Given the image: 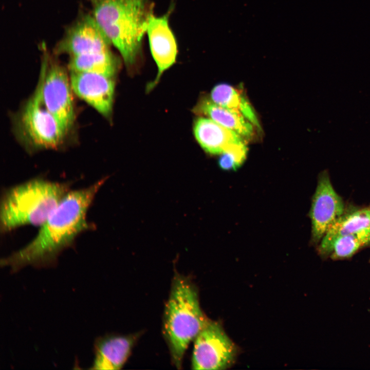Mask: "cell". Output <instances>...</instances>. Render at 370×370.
<instances>
[{"label": "cell", "instance_id": "8992f818", "mask_svg": "<svg viewBox=\"0 0 370 370\" xmlns=\"http://www.w3.org/2000/svg\"><path fill=\"white\" fill-rule=\"evenodd\" d=\"M237 348L216 322L209 320L194 339L193 369L221 370L234 363Z\"/></svg>", "mask_w": 370, "mask_h": 370}, {"label": "cell", "instance_id": "30bf717a", "mask_svg": "<svg viewBox=\"0 0 370 370\" xmlns=\"http://www.w3.org/2000/svg\"><path fill=\"white\" fill-rule=\"evenodd\" d=\"M73 92L106 118L112 115L115 83L114 78L83 72H70Z\"/></svg>", "mask_w": 370, "mask_h": 370}, {"label": "cell", "instance_id": "52a82bcc", "mask_svg": "<svg viewBox=\"0 0 370 370\" xmlns=\"http://www.w3.org/2000/svg\"><path fill=\"white\" fill-rule=\"evenodd\" d=\"M44 103L67 135L75 121L74 102L70 77L63 67L55 63L42 65Z\"/></svg>", "mask_w": 370, "mask_h": 370}, {"label": "cell", "instance_id": "4fadbf2b", "mask_svg": "<svg viewBox=\"0 0 370 370\" xmlns=\"http://www.w3.org/2000/svg\"><path fill=\"white\" fill-rule=\"evenodd\" d=\"M137 339L136 335H106L97 338L94 345V359L91 369H121Z\"/></svg>", "mask_w": 370, "mask_h": 370}, {"label": "cell", "instance_id": "3957f363", "mask_svg": "<svg viewBox=\"0 0 370 370\" xmlns=\"http://www.w3.org/2000/svg\"><path fill=\"white\" fill-rule=\"evenodd\" d=\"M68 192L66 183L40 178L9 189L1 200V232L27 225L41 226Z\"/></svg>", "mask_w": 370, "mask_h": 370}, {"label": "cell", "instance_id": "9a60e30c", "mask_svg": "<svg viewBox=\"0 0 370 370\" xmlns=\"http://www.w3.org/2000/svg\"><path fill=\"white\" fill-rule=\"evenodd\" d=\"M370 228V205L341 216L323 236L318 248L322 256L329 255L336 240L341 236Z\"/></svg>", "mask_w": 370, "mask_h": 370}, {"label": "cell", "instance_id": "2e32d148", "mask_svg": "<svg viewBox=\"0 0 370 370\" xmlns=\"http://www.w3.org/2000/svg\"><path fill=\"white\" fill-rule=\"evenodd\" d=\"M210 99L215 103L242 115L256 129H261L254 109L243 90L228 84L219 83L211 90Z\"/></svg>", "mask_w": 370, "mask_h": 370}, {"label": "cell", "instance_id": "ac0fdd59", "mask_svg": "<svg viewBox=\"0 0 370 370\" xmlns=\"http://www.w3.org/2000/svg\"><path fill=\"white\" fill-rule=\"evenodd\" d=\"M369 244L370 228H368L338 238L333 245L329 256L332 260L347 258Z\"/></svg>", "mask_w": 370, "mask_h": 370}, {"label": "cell", "instance_id": "ba28073f", "mask_svg": "<svg viewBox=\"0 0 370 370\" xmlns=\"http://www.w3.org/2000/svg\"><path fill=\"white\" fill-rule=\"evenodd\" d=\"M344 213L343 201L335 190L328 173L324 171L319 176L309 212L313 243L320 242Z\"/></svg>", "mask_w": 370, "mask_h": 370}, {"label": "cell", "instance_id": "5b68a950", "mask_svg": "<svg viewBox=\"0 0 370 370\" xmlns=\"http://www.w3.org/2000/svg\"><path fill=\"white\" fill-rule=\"evenodd\" d=\"M44 73L33 95L25 104L17 121L21 140L34 150L54 149L61 146L66 134L45 106L42 97Z\"/></svg>", "mask_w": 370, "mask_h": 370}, {"label": "cell", "instance_id": "5bb4252c", "mask_svg": "<svg viewBox=\"0 0 370 370\" xmlns=\"http://www.w3.org/2000/svg\"><path fill=\"white\" fill-rule=\"evenodd\" d=\"M193 111L234 131L246 140L254 136L255 126L250 121L242 115L215 103L210 98H201Z\"/></svg>", "mask_w": 370, "mask_h": 370}, {"label": "cell", "instance_id": "7a4b0ae2", "mask_svg": "<svg viewBox=\"0 0 370 370\" xmlns=\"http://www.w3.org/2000/svg\"><path fill=\"white\" fill-rule=\"evenodd\" d=\"M209 320L200 308L194 285L184 276L175 275L164 308L163 330L172 361L178 368L181 366L189 344Z\"/></svg>", "mask_w": 370, "mask_h": 370}, {"label": "cell", "instance_id": "8fae6325", "mask_svg": "<svg viewBox=\"0 0 370 370\" xmlns=\"http://www.w3.org/2000/svg\"><path fill=\"white\" fill-rule=\"evenodd\" d=\"M152 56L158 67L155 80L149 90L158 82L163 72L175 62L177 53L176 42L168 21V15L155 16L150 13L146 27Z\"/></svg>", "mask_w": 370, "mask_h": 370}, {"label": "cell", "instance_id": "9c48e42d", "mask_svg": "<svg viewBox=\"0 0 370 370\" xmlns=\"http://www.w3.org/2000/svg\"><path fill=\"white\" fill-rule=\"evenodd\" d=\"M110 45L93 15H86L68 29L55 52L70 57L107 51Z\"/></svg>", "mask_w": 370, "mask_h": 370}, {"label": "cell", "instance_id": "d6986e66", "mask_svg": "<svg viewBox=\"0 0 370 370\" xmlns=\"http://www.w3.org/2000/svg\"><path fill=\"white\" fill-rule=\"evenodd\" d=\"M247 156L232 152L220 154L218 160L219 166L226 171L236 170L245 162Z\"/></svg>", "mask_w": 370, "mask_h": 370}, {"label": "cell", "instance_id": "6da1fadb", "mask_svg": "<svg viewBox=\"0 0 370 370\" xmlns=\"http://www.w3.org/2000/svg\"><path fill=\"white\" fill-rule=\"evenodd\" d=\"M104 179L86 188L69 191L40 226L36 236L24 247L1 260L2 267L12 273L27 266L53 267L59 255L91 226L86 220L88 209Z\"/></svg>", "mask_w": 370, "mask_h": 370}, {"label": "cell", "instance_id": "ffe728a7", "mask_svg": "<svg viewBox=\"0 0 370 370\" xmlns=\"http://www.w3.org/2000/svg\"><path fill=\"white\" fill-rule=\"evenodd\" d=\"M369 261H370V260H369Z\"/></svg>", "mask_w": 370, "mask_h": 370}, {"label": "cell", "instance_id": "277c9868", "mask_svg": "<svg viewBox=\"0 0 370 370\" xmlns=\"http://www.w3.org/2000/svg\"><path fill=\"white\" fill-rule=\"evenodd\" d=\"M93 16L127 66L133 65L146 31L144 0H92Z\"/></svg>", "mask_w": 370, "mask_h": 370}, {"label": "cell", "instance_id": "7c38bea8", "mask_svg": "<svg viewBox=\"0 0 370 370\" xmlns=\"http://www.w3.org/2000/svg\"><path fill=\"white\" fill-rule=\"evenodd\" d=\"M193 133L202 149L211 154L220 155L247 147L246 139L208 117L201 116L195 120Z\"/></svg>", "mask_w": 370, "mask_h": 370}, {"label": "cell", "instance_id": "e0dca14e", "mask_svg": "<svg viewBox=\"0 0 370 370\" xmlns=\"http://www.w3.org/2000/svg\"><path fill=\"white\" fill-rule=\"evenodd\" d=\"M70 72L96 73L114 78L118 69L117 59L110 50L70 57Z\"/></svg>", "mask_w": 370, "mask_h": 370}]
</instances>
